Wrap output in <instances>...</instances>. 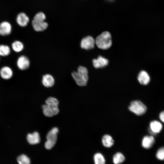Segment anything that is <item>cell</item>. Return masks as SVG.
Listing matches in <instances>:
<instances>
[{
	"instance_id": "21",
	"label": "cell",
	"mask_w": 164,
	"mask_h": 164,
	"mask_svg": "<svg viewBox=\"0 0 164 164\" xmlns=\"http://www.w3.org/2000/svg\"><path fill=\"white\" fill-rule=\"evenodd\" d=\"M72 76L76 83L80 86H86L87 82L84 80L79 76L77 72H73L72 73Z\"/></svg>"
},
{
	"instance_id": "17",
	"label": "cell",
	"mask_w": 164,
	"mask_h": 164,
	"mask_svg": "<svg viewBox=\"0 0 164 164\" xmlns=\"http://www.w3.org/2000/svg\"><path fill=\"white\" fill-rule=\"evenodd\" d=\"M125 160L124 155L120 152H117L113 156L112 161L114 164H121Z\"/></svg>"
},
{
	"instance_id": "14",
	"label": "cell",
	"mask_w": 164,
	"mask_h": 164,
	"mask_svg": "<svg viewBox=\"0 0 164 164\" xmlns=\"http://www.w3.org/2000/svg\"><path fill=\"white\" fill-rule=\"evenodd\" d=\"M27 139L28 142L31 145L38 144L40 141L39 135L36 132L28 134L27 135Z\"/></svg>"
},
{
	"instance_id": "26",
	"label": "cell",
	"mask_w": 164,
	"mask_h": 164,
	"mask_svg": "<svg viewBox=\"0 0 164 164\" xmlns=\"http://www.w3.org/2000/svg\"><path fill=\"white\" fill-rule=\"evenodd\" d=\"M156 156L159 160H164V147L160 148L157 151Z\"/></svg>"
},
{
	"instance_id": "29",
	"label": "cell",
	"mask_w": 164,
	"mask_h": 164,
	"mask_svg": "<svg viewBox=\"0 0 164 164\" xmlns=\"http://www.w3.org/2000/svg\"></svg>"
},
{
	"instance_id": "11",
	"label": "cell",
	"mask_w": 164,
	"mask_h": 164,
	"mask_svg": "<svg viewBox=\"0 0 164 164\" xmlns=\"http://www.w3.org/2000/svg\"><path fill=\"white\" fill-rule=\"evenodd\" d=\"M137 79L140 84L147 85L149 83L150 78L148 73L145 71L142 70L138 74Z\"/></svg>"
},
{
	"instance_id": "25",
	"label": "cell",
	"mask_w": 164,
	"mask_h": 164,
	"mask_svg": "<svg viewBox=\"0 0 164 164\" xmlns=\"http://www.w3.org/2000/svg\"><path fill=\"white\" fill-rule=\"evenodd\" d=\"M46 104L48 105L57 106L59 104L58 100L53 97H49L46 101Z\"/></svg>"
},
{
	"instance_id": "13",
	"label": "cell",
	"mask_w": 164,
	"mask_h": 164,
	"mask_svg": "<svg viewBox=\"0 0 164 164\" xmlns=\"http://www.w3.org/2000/svg\"><path fill=\"white\" fill-rule=\"evenodd\" d=\"M155 142L154 137L152 136H144L142 141V146L145 149H149L153 145Z\"/></svg>"
},
{
	"instance_id": "10",
	"label": "cell",
	"mask_w": 164,
	"mask_h": 164,
	"mask_svg": "<svg viewBox=\"0 0 164 164\" xmlns=\"http://www.w3.org/2000/svg\"><path fill=\"white\" fill-rule=\"evenodd\" d=\"M13 75V70L9 66H3L0 70V76L4 80H7L11 79Z\"/></svg>"
},
{
	"instance_id": "9",
	"label": "cell",
	"mask_w": 164,
	"mask_h": 164,
	"mask_svg": "<svg viewBox=\"0 0 164 164\" xmlns=\"http://www.w3.org/2000/svg\"><path fill=\"white\" fill-rule=\"evenodd\" d=\"M12 31V26L7 21H3L0 23V35L6 36L9 35Z\"/></svg>"
},
{
	"instance_id": "16",
	"label": "cell",
	"mask_w": 164,
	"mask_h": 164,
	"mask_svg": "<svg viewBox=\"0 0 164 164\" xmlns=\"http://www.w3.org/2000/svg\"><path fill=\"white\" fill-rule=\"evenodd\" d=\"M151 131L153 133H158L160 132L162 126L160 122L157 121H151L150 124Z\"/></svg>"
},
{
	"instance_id": "2",
	"label": "cell",
	"mask_w": 164,
	"mask_h": 164,
	"mask_svg": "<svg viewBox=\"0 0 164 164\" xmlns=\"http://www.w3.org/2000/svg\"><path fill=\"white\" fill-rule=\"evenodd\" d=\"M45 19V15L42 12H38L35 15L32 23L35 31L37 32L42 31L47 28L48 24L44 21Z\"/></svg>"
},
{
	"instance_id": "24",
	"label": "cell",
	"mask_w": 164,
	"mask_h": 164,
	"mask_svg": "<svg viewBox=\"0 0 164 164\" xmlns=\"http://www.w3.org/2000/svg\"><path fill=\"white\" fill-rule=\"evenodd\" d=\"M17 160L19 164H30V163L29 158L24 154L19 156L17 158Z\"/></svg>"
},
{
	"instance_id": "3",
	"label": "cell",
	"mask_w": 164,
	"mask_h": 164,
	"mask_svg": "<svg viewBox=\"0 0 164 164\" xmlns=\"http://www.w3.org/2000/svg\"><path fill=\"white\" fill-rule=\"evenodd\" d=\"M59 130L57 127L53 128L46 135L47 140L45 143V147L47 149L52 148L55 145L57 139V134Z\"/></svg>"
},
{
	"instance_id": "1",
	"label": "cell",
	"mask_w": 164,
	"mask_h": 164,
	"mask_svg": "<svg viewBox=\"0 0 164 164\" xmlns=\"http://www.w3.org/2000/svg\"><path fill=\"white\" fill-rule=\"evenodd\" d=\"M95 42L98 48L103 50L108 49L112 45L111 35L108 31L104 32L97 37Z\"/></svg>"
},
{
	"instance_id": "19",
	"label": "cell",
	"mask_w": 164,
	"mask_h": 164,
	"mask_svg": "<svg viewBox=\"0 0 164 164\" xmlns=\"http://www.w3.org/2000/svg\"><path fill=\"white\" fill-rule=\"evenodd\" d=\"M103 145L106 148L111 147L114 144V141L112 137L108 135H104L102 138Z\"/></svg>"
},
{
	"instance_id": "20",
	"label": "cell",
	"mask_w": 164,
	"mask_h": 164,
	"mask_svg": "<svg viewBox=\"0 0 164 164\" xmlns=\"http://www.w3.org/2000/svg\"><path fill=\"white\" fill-rule=\"evenodd\" d=\"M11 47L13 50L16 53H19L24 49L23 43L19 40L14 41L12 44Z\"/></svg>"
},
{
	"instance_id": "28",
	"label": "cell",
	"mask_w": 164,
	"mask_h": 164,
	"mask_svg": "<svg viewBox=\"0 0 164 164\" xmlns=\"http://www.w3.org/2000/svg\"></svg>"
},
{
	"instance_id": "4",
	"label": "cell",
	"mask_w": 164,
	"mask_h": 164,
	"mask_svg": "<svg viewBox=\"0 0 164 164\" xmlns=\"http://www.w3.org/2000/svg\"><path fill=\"white\" fill-rule=\"evenodd\" d=\"M128 109L130 111L139 116L145 114L147 110L146 106L138 100L131 102Z\"/></svg>"
},
{
	"instance_id": "8",
	"label": "cell",
	"mask_w": 164,
	"mask_h": 164,
	"mask_svg": "<svg viewBox=\"0 0 164 164\" xmlns=\"http://www.w3.org/2000/svg\"><path fill=\"white\" fill-rule=\"evenodd\" d=\"M92 63L93 66L95 68H102L108 65L109 61L107 59L101 56H99L97 59H93Z\"/></svg>"
},
{
	"instance_id": "27",
	"label": "cell",
	"mask_w": 164,
	"mask_h": 164,
	"mask_svg": "<svg viewBox=\"0 0 164 164\" xmlns=\"http://www.w3.org/2000/svg\"><path fill=\"white\" fill-rule=\"evenodd\" d=\"M160 120L164 123V111L161 112L159 115Z\"/></svg>"
},
{
	"instance_id": "22",
	"label": "cell",
	"mask_w": 164,
	"mask_h": 164,
	"mask_svg": "<svg viewBox=\"0 0 164 164\" xmlns=\"http://www.w3.org/2000/svg\"><path fill=\"white\" fill-rule=\"evenodd\" d=\"M95 164H105L106 160L104 156L100 152L96 153L94 156Z\"/></svg>"
},
{
	"instance_id": "6",
	"label": "cell",
	"mask_w": 164,
	"mask_h": 164,
	"mask_svg": "<svg viewBox=\"0 0 164 164\" xmlns=\"http://www.w3.org/2000/svg\"><path fill=\"white\" fill-rule=\"evenodd\" d=\"M42 107L43 113L46 117H52L57 114L59 112L57 106L48 105L46 104L43 105Z\"/></svg>"
},
{
	"instance_id": "18",
	"label": "cell",
	"mask_w": 164,
	"mask_h": 164,
	"mask_svg": "<svg viewBox=\"0 0 164 164\" xmlns=\"http://www.w3.org/2000/svg\"><path fill=\"white\" fill-rule=\"evenodd\" d=\"M78 73L80 77L85 81L87 82L88 80V72L86 68L80 66L77 70Z\"/></svg>"
},
{
	"instance_id": "15",
	"label": "cell",
	"mask_w": 164,
	"mask_h": 164,
	"mask_svg": "<svg viewBox=\"0 0 164 164\" xmlns=\"http://www.w3.org/2000/svg\"><path fill=\"white\" fill-rule=\"evenodd\" d=\"M42 83L45 87H51L54 84V79L51 75L46 74L43 77Z\"/></svg>"
},
{
	"instance_id": "5",
	"label": "cell",
	"mask_w": 164,
	"mask_h": 164,
	"mask_svg": "<svg viewBox=\"0 0 164 164\" xmlns=\"http://www.w3.org/2000/svg\"><path fill=\"white\" fill-rule=\"evenodd\" d=\"M95 44V40L91 36L83 38L80 42V46L82 49L89 50L94 48Z\"/></svg>"
},
{
	"instance_id": "12",
	"label": "cell",
	"mask_w": 164,
	"mask_h": 164,
	"mask_svg": "<svg viewBox=\"0 0 164 164\" xmlns=\"http://www.w3.org/2000/svg\"><path fill=\"white\" fill-rule=\"evenodd\" d=\"M16 21L20 26L24 27L27 25L29 21V19L25 13L21 12L17 15Z\"/></svg>"
},
{
	"instance_id": "23",
	"label": "cell",
	"mask_w": 164,
	"mask_h": 164,
	"mask_svg": "<svg viewBox=\"0 0 164 164\" xmlns=\"http://www.w3.org/2000/svg\"><path fill=\"white\" fill-rule=\"evenodd\" d=\"M10 47L6 45H0V56H9L11 53Z\"/></svg>"
},
{
	"instance_id": "7",
	"label": "cell",
	"mask_w": 164,
	"mask_h": 164,
	"mask_svg": "<svg viewBox=\"0 0 164 164\" xmlns=\"http://www.w3.org/2000/svg\"><path fill=\"white\" fill-rule=\"evenodd\" d=\"M30 64L29 59L27 56L24 55L19 56L16 62L18 68L22 70H25L29 68Z\"/></svg>"
}]
</instances>
